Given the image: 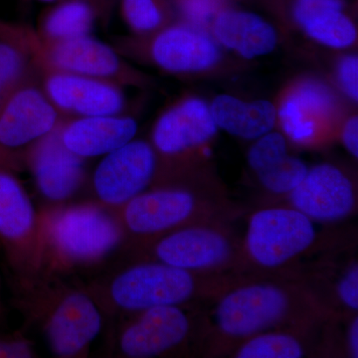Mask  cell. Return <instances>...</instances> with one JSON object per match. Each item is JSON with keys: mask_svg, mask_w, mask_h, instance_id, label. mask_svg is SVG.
<instances>
[{"mask_svg": "<svg viewBox=\"0 0 358 358\" xmlns=\"http://www.w3.org/2000/svg\"><path fill=\"white\" fill-rule=\"evenodd\" d=\"M24 36L34 66H46L79 76L95 78L119 85L131 83L128 66L109 45L89 35L64 40L40 37L24 26Z\"/></svg>", "mask_w": 358, "mask_h": 358, "instance_id": "8fae6325", "label": "cell"}, {"mask_svg": "<svg viewBox=\"0 0 358 358\" xmlns=\"http://www.w3.org/2000/svg\"><path fill=\"white\" fill-rule=\"evenodd\" d=\"M66 119L45 95L35 71L0 100V166L23 171L25 152Z\"/></svg>", "mask_w": 358, "mask_h": 358, "instance_id": "5b68a950", "label": "cell"}, {"mask_svg": "<svg viewBox=\"0 0 358 358\" xmlns=\"http://www.w3.org/2000/svg\"><path fill=\"white\" fill-rule=\"evenodd\" d=\"M96 6L100 9V13H102L103 15L106 14V7H107V2L109 0H95Z\"/></svg>", "mask_w": 358, "mask_h": 358, "instance_id": "8d00e7d4", "label": "cell"}, {"mask_svg": "<svg viewBox=\"0 0 358 358\" xmlns=\"http://www.w3.org/2000/svg\"><path fill=\"white\" fill-rule=\"evenodd\" d=\"M322 313L315 299L282 282H250L220 294L213 326L221 338L242 341L285 324H301Z\"/></svg>", "mask_w": 358, "mask_h": 358, "instance_id": "277c9868", "label": "cell"}, {"mask_svg": "<svg viewBox=\"0 0 358 358\" xmlns=\"http://www.w3.org/2000/svg\"><path fill=\"white\" fill-rule=\"evenodd\" d=\"M40 86L65 117L122 115L126 98L121 86L46 66L37 68Z\"/></svg>", "mask_w": 358, "mask_h": 358, "instance_id": "5bb4252c", "label": "cell"}, {"mask_svg": "<svg viewBox=\"0 0 358 358\" xmlns=\"http://www.w3.org/2000/svg\"><path fill=\"white\" fill-rule=\"evenodd\" d=\"M203 201L178 185L147 189L115 211L126 233L124 250L148 243L188 224L201 222Z\"/></svg>", "mask_w": 358, "mask_h": 358, "instance_id": "30bf717a", "label": "cell"}, {"mask_svg": "<svg viewBox=\"0 0 358 358\" xmlns=\"http://www.w3.org/2000/svg\"><path fill=\"white\" fill-rule=\"evenodd\" d=\"M122 14L129 27L138 34L159 29L164 21L160 0H122Z\"/></svg>", "mask_w": 358, "mask_h": 358, "instance_id": "4316f807", "label": "cell"}, {"mask_svg": "<svg viewBox=\"0 0 358 358\" xmlns=\"http://www.w3.org/2000/svg\"><path fill=\"white\" fill-rule=\"evenodd\" d=\"M346 350L350 357H358V319L357 315L352 317L346 331Z\"/></svg>", "mask_w": 358, "mask_h": 358, "instance_id": "e575fe53", "label": "cell"}, {"mask_svg": "<svg viewBox=\"0 0 358 358\" xmlns=\"http://www.w3.org/2000/svg\"><path fill=\"white\" fill-rule=\"evenodd\" d=\"M138 122L126 115L68 117L60 127L65 147L82 159L103 157L133 141Z\"/></svg>", "mask_w": 358, "mask_h": 358, "instance_id": "ac0fdd59", "label": "cell"}, {"mask_svg": "<svg viewBox=\"0 0 358 358\" xmlns=\"http://www.w3.org/2000/svg\"><path fill=\"white\" fill-rule=\"evenodd\" d=\"M218 128L210 106L199 98L186 99L160 115L152 133L157 155L176 157L211 140Z\"/></svg>", "mask_w": 358, "mask_h": 358, "instance_id": "2e32d148", "label": "cell"}, {"mask_svg": "<svg viewBox=\"0 0 358 358\" xmlns=\"http://www.w3.org/2000/svg\"><path fill=\"white\" fill-rule=\"evenodd\" d=\"M0 254L10 281L36 277L42 270L39 213L15 171L0 166Z\"/></svg>", "mask_w": 358, "mask_h": 358, "instance_id": "8992f818", "label": "cell"}, {"mask_svg": "<svg viewBox=\"0 0 358 358\" xmlns=\"http://www.w3.org/2000/svg\"><path fill=\"white\" fill-rule=\"evenodd\" d=\"M38 213L44 274L98 273L126 245L117 213L93 200L43 205Z\"/></svg>", "mask_w": 358, "mask_h": 358, "instance_id": "6da1fadb", "label": "cell"}, {"mask_svg": "<svg viewBox=\"0 0 358 358\" xmlns=\"http://www.w3.org/2000/svg\"><path fill=\"white\" fill-rule=\"evenodd\" d=\"M288 196L289 206L315 223L339 222L350 217L357 208L352 181L331 164L308 169L305 178Z\"/></svg>", "mask_w": 358, "mask_h": 358, "instance_id": "9a60e30c", "label": "cell"}, {"mask_svg": "<svg viewBox=\"0 0 358 358\" xmlns=\"http://www.w3.org/2000/svg\"><path fill=\"white\" fill-rule=\"evenodd\" d=\"M336 296L343 307L350 312L358 310V266L352 262L339 277L336 286Z\"/></svg>", "mask_w": 358, "mask_h": 358, "instance_id": "4dcf8cb0", "label": "cell"}, {"mask_svg": "<svg viewBox=\"0 0 358 358\" xmlns=\"http://www.w3.org/2000/svg\"><path fill=\"white\" fill-rule=\"evenodd\" d=\"M100 9L95 0H62L44 13L40 20V37L64 40L89 35Z\"/></svg>", "mask_w": 358, "mask_h": 358, "instance_id": "7402d4cb", "label": "cell"}, {"mask_svg": "<svg viewBox=\"0 0 358 358\" xmlns=\"http://www.w3.org/2000/svg\"><path fill=\"white\" fill-rule=\"evenodd\" d=\"M34 341L27 336L24 329L11 334H0V358L37 357Z\"/></svg>", "mask_w": 358, "mask_h": 358, "instance_id": "f546056e", "label": "cell"}, {"mask_svg": "<svg viewBox=\"0 0 358 358\" xmlns=\"http://www.w3.org/2000/svg\"><path fill=\"white\" fill-rule=\"evenodd\" d=\"M203 155L205 157H210L211 155V150L209 148H203Z\"/></svg>", "mask_w": 358, "mask_h": 358, "instance_id": "74e56055", "label": "cell"}, {"mask_svg": "<svg viewBox=\"0 0 358 358\" xmlns=\"http://www.w3.org/2000/svg\"><path fill=\"white\" fill-rule=\"evenodd\" d=\"M288 155L286 136L271 131L255 140L250 148L247 160L252 171L257 174L274 166Z\"/></svg>", "mask_w": 358, "mask_h": 358, "instance_id": "f1b7e54d", "label": "cell"}, {"mask_svg": "<svg viewBox=\"0 0 358 358\" xmlns=\"http://www.w3.org/2000/svg\"><path fill=\"white\" fill-rule=\"evenodd\" d=\"M110 357L152 358L176 352L187 343L192 322L183 306H160L113 320Z\"/></svg>", "mask_w": 358, "mask_h": 358, "instance_id": "ba28073f", "label": "cell"}, {"mask_svg": "<svg viewBox=\"0 0 358 358\" xmlns=\"http://www.w3.org/2000/svg\"><path fill=\"white\" fill-rule=\"evenodd\" d=\"M38 1L45 2V3H55V2L62 1V0H38Z\"/></svg>", "mask_w": 358, "mask_h": 358, "instance_id": "f35d334b", "label": "cell"}, {"mask_svg": "<svg viewBox=\"0 0 358 358\" xmlns=\"http://www.w3.org/2000/svg\"><path fill=\"white\" fill-rule=\"evenodd\" d=\"M343 0H299L294 20L308 36L331 48H346L357 40V28L343 13Z\"/></svg>", "mask_w": 358, "mask_h": 358, "instance_id": "ffe728a7", "label": "cell"}, {"mask_svg": "<svg viewBox=\"0 0 358 358\" xmlns=\"http://www.w3.org/2000/svg\"><path fill=\"white\" fill-rule=\"evenodd\" d=\"M203 275L157 261L129 259L80 282L103 319L113 320L150 308L187 305L204 291Z\"/></svg>", "mask_w": 358, "mask_h": 358, "instance_id": "3957f363", "label": "cell"}, {"mask_svg": "<svg viewBox=\"0 0 358 358\" xmlns=\"http://www.w3.org/2000/svg\"><path fill=\"white\" fill-rule=\"evenodd\" d=\"M35 71L24 25L0 20V100Z\"/></svg>", "mask_w": 358, "mask_h": 358, "instance_id": "603a6c76", "label": "cell"}, {"mask_svg": "<svg viewBox=\"0 0 358 358\" xmlns=\"http://www.w3.org/2000/svg\"><path fill=\"white\" fill-rule=\"evenodd\" d=\"M159 155L152 143L134 140L103 155L92 174L93 201L117 211L154 182Z\"/></svg>", "mask_w": 358, "mask_h": 358, "instance_id": "7c38bea8", "label": "cell"}, {"mask_svg": "<svg viewBox=\"0 0 358 358\" xmlns=\"http://www.w3.org/2000/svg\"><path fill=\"white\" fill-rule=\"evenodd\" d=\"M213 30L219 43L246 59L267 55L277 45V32L273 25L248 11H221L214 20Z\"/></svg>", "mask_w": 358, "mask_h": 358, "instance_id": "d6986e66", "label": "cell"}, {"mask_svg": "<svg viewBox=\"0 0 358 358\" xmlns=\"http://www.w3.org/2000/svg\"><path fill=\"white\" fill-rule=\"evenodd\" d=\"M14 308L60 358L88 357L102 331V312L81 282L40 273L23 281H10Z\"/></svg>", "mask_w": 358, "mask_h": 358, "instance_id": "7a4b0ae2", "label": "cell"}, {"mask_svg": "<svg viewBox=\"0 0 358 358\" xmlns=\"http://www.w3.org/2000/svg\"><path fill=\"white\" fill-rule=\"evenodd\" d=\"M155 64L171 73H193L217 64L215 40L195 26L174 25L160 31L150 44Z\"/></svg>", "mask_w": 358, "mask_h": 358, "instance_id": "e0dca14e", "label": "cell"}, {"mask_svg": "<svg viewBox=\"0 0 358 358\" xmlns=\"http://www.w3.org/2000/svg\"><path fill=\"white\" fill-rule=\"evenodd\" d=\"M308 171V167L303 160L288 155L274 166L256 176L261 185L268 192L288 195L300 185Z\"/></svg>", "mask_w": 358, "mask_h": 358, "instance_id": "d4e9b609", "label": "cell"}, {"mask_svg": "<svg viewBox=\"0 0 358 358\" xmlns=\"http://www.w3.org/2000/svg\"><path fill=\"white\" fill-rule=\"evenodd\" d=\"M300 109L313 121L331 117L336 109V99L331 89L315 80L301 82L289 93Z\"/></svg>", "mask_w": 358, "mask_h": 358, "instance_id": "484cf974", "label": "cell"}, {"mask_svg": "<svg viewBox=\"0 0 358 358\" xmlns=\"http://www.w3.org/2000/svg\"><path fill=\"white\" fill-rule=\"evenodd\" d=\"M277 120L281 124L285 136L294 143L306 145L315 138L317 122L308 117L289 95L277 110Z\"/></svg>", "mask_w": 358, "mask_h": 358, "instance_id": "83f0119b", "label": "cell"}, {"mask_svg": "<svg viewBox=\"0 0 358 358\" xmlns=\"http://www.w3.org/2000/svg\"><path fill=\"white\" fill-rule=\"evenodd\" d=\"M306 346L296 334L282 331H266L244 339L233 357L236 358H301Z\"/></svg>", "mask_w": 358, "mask_h": 358, "instance_id": "cb8c5ba5", "label": "cell"}, {"mask_svg": "<svg viewBox=\"0 0 358 358\" xmlns=\"http://www.w3.org/2000/svg\"><path fill=\"white\" fill-rule=\"evenodd\" d=\"M217 128L247 141H255L274 129L277 109L266 100L245 102L236 96L220 95L210 106Z\"/></svg>", "mask_w": 358, "mask_h": 358, "instance_id": "44dd1931", "label": "cell"}, {"mask_svg": "<svg viewBox=\"0 0 358 358\" xmlns=\"http://www.w3.org/2000/svg\"><path fill=\"white\" fill-rule=\"evenodd\" d=\"M179 10L194 25L208 22L215 13L214 0H178Z\"/></svg>", "mask_w": 358, "mask_h": 358, "instance_id": "d6a6232c", "label": "cell"}, {"mask_svg": "<svg viewBox=\"0 0 358 358\" xmlns=\"http://www.w3.org/2000/svg\"><path fill=\"white\" fill-rule=\"evenodd\" d=\"M341 140L348 152L357 159L358 157V119L352 117L345 122L341 133Z\"/></svg>", "mask_w": 358, "mask_h": 358, "instance_id": "836d02e7", "label": "cell"}, {"mask_svg": "<svg viewBox=\"0 0 358 358\" xmlns=\"http://www.w3.org/2000/svg\"><path fill=\"white\" fill-rule=\"evenodd\" d=\"M131 260H154L207 275L230 267L239 259L234 239L211 224H188L136 248L124 250Z\"/></svg>", "mask_w": 358, "mask_h": 358, "instance_id": "52a82bcc", "label": "cell"}, {"mask_svg": "<svg viewBox=\"0 0 358 358\" xmlns=\"http://www.w3.org/2000/svg\"><path fill=\"white\" fill-rule=\"evenodd\" d=\"M317 239L315 222L293 207H271L250 216L244 255L256 267H288L307 254Z\"/></svg>", "mask_w": 358, "mask_h": 358, "instance_id": "9c48e42d", "label": "cell"}, {"mask_svg": "<svg viewBox=\"0 0 358 358\" xmlns=\"http://www.w3.org/2000/svg\"><path fill=\"white\" fill-rule=\"evenodd\" d=\"M6 308H4L3 301H2V281L0 277V320L3 319Z\"/></svg>", "mask_w": 358, "mask_h": 358, "instance_id": "d590c367", "label": "cell"}, {"mask_svg": "<svg viewBox=\"0 0 358 358\" xmlns=\"http://www.w3.org/2000/svg\"><path fill=\"white\" fill-rule=\"evenodd\" d=\"M60 127L34 143L23 157L24 169L31 174L46 206L71 202L87 181L86 159L65 147Z\"/></svg>", "mask_w": 358, "mask_h": 358, "instance_id": "4fadbf2b", "label": "cell"}, {"mask_svg": "<svg viewBox=\"0 0 358 358\" xmlns=\"http://www.w3.org/2000/svg\"><path fill=\"white\" fill-rule=\"evenodd\" d=\"M338 79L345 95L353 101L358 98V59L348 55L341 59L338 67Z\"/></svg>", "mask_w": 358, "mask_h": 358, "instance_id": "1f68e13d", "label": "cell"}]
</instances>
